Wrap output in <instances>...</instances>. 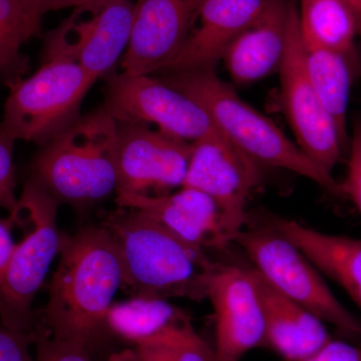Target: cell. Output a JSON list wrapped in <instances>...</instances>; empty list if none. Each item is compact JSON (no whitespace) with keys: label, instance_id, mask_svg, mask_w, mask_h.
Returning <instances> with one entry per match:
<instances>
[{"label":"cell","instance_id":"6da1fadb","mask_svg":"<svg viewBox=\"0 0 361 361\" xmlns=\"http://www.w3.org/2000/svg\"><path fill=\"white\" fill-rule=\"evenodd\" d=\"M37 331L82 344L92 355L111 334L106 313L123 285L122 262L103 226L66 235Z\"/></svg>","mask_w":361,"mask_h":361},{"label":"cell","instance_id":"7a4b0ae2","mask_svg":"<svg viewBox=\"0 0 361 361\" xmlns=\"http://www.w3.org/2000/svg\"><path fill=\"white\" fill-rule=\"evenodd\" d=\"M103 227L115 241L123 270V288L133 297L205 300L219 262L206 249L190 243L141 211L118 208Z\"/></svg>","mask_w":361,"mask_h":361},{"label":"cell","instance_id":"3957f363","mask_svg":"<svg viewBox=\"0 0 361 361\" xmlns=\"http://www.w3.org/2000/svg\"><path fill=\"white\" fill-rule=\"evenodd\" d=\"M116 144L118 123L102 106L40 146L30 180L59 205H94L116 192Z\"/></svg>","mask_w":361,"mask_h":361},{"label":"cell","instance_id":"277c9868","mask_svg":"<svg viewBox=\"0 0 361 361\" xmlns=\"http://www.w3.org/2000/svg\"><path fill=\"white\" fill-rule=\"evenodd\" d=\"M159 78L200 104L217 129L259 165L290 171L341 197V185L331 173L311 161L295 142L269 118L244 102L215 71H192Z\"/></svg>","mask_w":361,"mask_h":361},{"label":"cell","instance_id":"5b68a950","mask_svg":"<svg viewBox=\"0 0 361 361\" xmlns=\"http://www.w3.org/2000/svg\"><path fill=\"white\" fill-rule=\"evenodd\" d=\"M59 204L35 180L25 183L18 211L27 217L30 232L16 248L0 275V322L25 332L37 341V317L32 311L49 267L59 255L66 235L59 231Z\"/></svg>","mask_w":361,"mask_h":361},{"label":"cell","instance_id":"8992f818","mask_svg":"<svg viewBox=\"0 0 361 361\" xmlns=\"http://www.w3.org/2000/svg\"><path fill=\"white\" fill-rule=\"evenodd\" d=\"M94 80L73 61H44L32 77L8 82L1 125L16 141L44 146L82 116Z\"/></svg>","mask_w":361,"mask_h":361},{"label":"cell","instance_id":"52a82bcc","mask_svg":"<svg viewBox=\"0 0 361 361\" xmlns=\"http://www.w3.org/2000/svg\"><path fill=\"white\" fill-rule=\"evenodd\" d=\"M234 242L275 290L334 325L344 336L361 338L360 320L337 299L319 270L291 241L268 226L265 229L242 230Z\"/></svg>","mask_w":361,"mask_h":361},{"label":"cell","instance_id":"ba28073f","mask_svg":"<svg viewBox=\"0 0 361 361\" xmlns=\"http://www.w3.org/2000/svg\"><path fill=\"white\" fill-rule=\"evenodd\" d=\"M279 75L282 108L296 144L316 165L332 174L348 149L306 70L298 8L294 2H289L286 52Z\"/></svg>","mask_w":361,"mask_h":361},{"label":"cell","instance_id":"9c48e42d","mask_svg":"<svg viewBox=\"0 0 361 361\" xmlns=\"http://www.w3.org/2000/svg\"><path fill=\"white\" fill-rule=\"evenodd\" d=\"M106 80L103 106L118 122L154 125L191 144L220 132L200 104L160 78L111 73Z\"/></svg>","mask_w":361,"mask_h":361},{"label":"cell","instance_id":"30bf717a","mask_svg":"<svg viewBox=\"0 0 361 361\" xmlns=\"http://www.w3.org/2000/svg\"><path fill=\"white\" fill-rule=\"evenodd\" d=\"M134 7V0H110L87 20L71 14L45 35L44 61H73L94 80L106 78L129 44Z\"/></svg>","mask_w":361,"mask_h":361},{"label":"cell","instance_id":"8fae6325","mask_svg":"<svg viewBox=\"0 0 361 361\" xmlns=\"http://www.w3.org/2000/svg\"><path fill=\"white\" fill-rule=\"evenodd\" d=\"M116 193L161 195L184 184L192 144L149 126L118 122Z\"/></svg>","mask_w":361,"mask_h":361},{"label":"cell","instance_id":"7c38bea8","mask_svg":"<svg viewBox=\"0 0 361 361\" xmlns=\"http://www.w3.org/2000/svg\"><path fill=\"white\" fill-rule=\"evenodd\" d=\"M258 166L220 132L192 144L183 187L203 192L217 204L234 241L247 221L249 196L260 180Z\"/></svg>","mask_w":361,"mask_h":361},{"label":"cell","instance_id":"4fadbf2b","mask_svg":"<svg viewBox=\"0 0 361 361\" xmlns=\"http://www.w3.org/2000/svg\"><path fill=\"white\" fill-rule=\"evenodd\" d=\"M207 299L216 324V361H239L265 344V315L254 268L221 264L209 281Z\"/></svg>","mask_w":361,"mask_h":361},{"label":"cell","instance_id":"5bb4252c","mask_svg":"<svg viewBox=\"0 0 361 361\" xmlns=\"http://www.w3.org/2000/svg\"><path fill=\"white\" fill-rule=\"evenodd\" d=\"M204 0H135L130 42L121 66L133 75L158 73L193 30Z\"/></svg>","mask_w":361,"mask_h":361},{"label":"cell","instance_id":"9a60e30c","mask_svg":"<svg viewBox=\"0 0 361 361\" xmlns=\"http://www.w3.org/2000/svg\"><path fill=\"white\" fill-rule=\"evenodd\" d=\"M120 208L141 211L180 238L204 249L224 250L234 242L219 207L203 192L180 187L161 195L116 193Z\"/></svg>","mask_w":361,"mask_h":361},{"label":"cell","instance_id":"2e32d148","mask_svg":"<svg viewBox=\"0 0 361 361\" xmlns=\"http://www.w3.org/2000/svg\"><path fill=\"white\" fill-rule=\"evenodd\" d=\"M266 0H204L186 42L158 73L214 71L226 51L264 7Z\"/></svg>","mask_w":361,"mask_h":361},{"label":"cell","instance_id":"e0dca14e","mask_svg":"<svg viewBox=\"0 0 361 361\" xmlns=\"http://www.w3.org/2000/svg\"><path fill=\"white\" fill-rule=\"evenodd\" d=\"M288 18L289 2L266 0L257 18L223 58L233 82L252 84L279 71L286 52Z\"/></svg>","mask_w":361,"mask_h":361},{"label":"cell","instance_id":"ac0fdd59","mask_svg":"<svg viewBox=\"0 0 361 361\" xmlns=\"http://www.w3.org/2000/svg\"><path fill=\"white\" fill-rule=\"evenodd\" d=\"M269 227L303 252L319 272L341 285L361 312V238L329 234L271 216Z\"/></svg>","mask_w":361,"mask_h":361},{"label":"cell","instance_id":"d6986e66","mask_svg":"<svg viewBox=\"0 0 361 361\" xmlns=\"http://www.w3.org/2000/svg\"><path fill=\"white\" fill-rule=\"evenodd\" d=\"M255 272L264 308L266 345L285 360L304 361L331 341L320 318L280 294Z\"/></svg>","mask_w":361,"mask_h":361},{"label":"cell","instance_id":"ffe728a7","mask_svg":"<svg viewBox=\"0 0 361 361\" xmlns=\"http://www.w3.org/2000/svg\"><path fill=\"white\" fill-rule=\"evenodd\" d=\"M302 37L304 63L311 82L334 118L344 147H349L348 110L355 65L344 54Z\"/></svg>","mask_w":361,"mask_h":361},{"label":"cell","instance_id":"44dd1931","mask_svg":"<svg viewBox=\"0 0 361 361\" xmlns=\"http://www.w3.org/2000/svg\"><path fill=\"white\" fill-rule=\"evenodd\" d=\"M187 316L185 311L168 300L137 296L111 304L106 313V325L111 336L135 346Z\"/></svg>","mask_w":361,"mask_h":361},{"label":"cell","instance_id":"7402d4cb","mask_svg":"<svg viewBox=\"0 0 361 361\" xmlns=\"http://www.w3.org/2000/svg\"><path fill=\"white\" fill-rule=\"evenodd\" d=\"M298 16L303 37L341 52L355 65L357 32L344 0H299Z\"/></svg>","mask_w":361,"mask_h":361},{"label":"cell","instance_id":"603a6c76","mask_svg":"<svg viewBox=\"0 0 361 361\" xmlns=\"http://www.w3.org/2000/svg\"><path fill=\"white\" fill-rule=\"evenodd\" d=\"M40 21L16 0H0V75L8 82L27 70L21 47L39 35Z\"/></svg>","mask_w":361,"mask_h":361},{"label":"cell","instance_id":"cb8c5ba5","mask_svg":"<svg viewBox=\"0 0 361 361\" xmlns=\"http://www.w3.org/2000/svg\"><path fill=\"white\" fill-rule=\"evenodd\" d=\"M134 348L144 361H216L215 351L197 334L190 316Z\"/></svg>","mask_w":361,"mask_h":361},{"label":"cell","instance_id":"d4e9b609","mask_svg":"<svg viewBox=\"0 0 361 361\" xmlns=\"http://www.w3.org/2000/svg\"><path fill=\"white\" fill-rule=\"evenodd\" d=\"M16 140L0 123V208L9 215H20L16 197V168L13 164L14 145Z\"/></svg>","mask_w":361,"mask_h":361},{"label":"cell","instance_id":"484cf974","mask_svg":"<svg viewBox=\"0 0 361 361\" xmlns=\"http://www.w3.org/2000/svg\"><path fill=\"white\" fill-rule=\"evenodd\" d=\"M348 152V171L343 182L339 183L341 194L353 202L361 213V118L353 122Z\"/></svg>","mask_w":361,"mask_h":361},{"label":"cell","instance_id":"4316f807","mask_svg":"<svg viewBox=\"0 0 361 361\" xmlns=\"http://www.w3.org/2000/svg\"><path fill=\"white\" fill-rule=\"evenodd\" d=\"M37 361H92L87 349L78 342L65 341L39 332Z\"/></svg>","mask_w":361,"mask_h":361},{"label":"cell","instance_id":"83f0119b","mask_svg":"<svg viewBox=\"0 0 361 361\" xmlns=\"http://www.w3.org/2000/svg\"><path fill=\"white\" fill-rule=\"evenodd\" d=\"M35 337L0 325V361H33L30 344Z\"/></svg>","mask_w":361,"mask_h":361},{"label":"cell","instance_id":"f1b7e54d","mask_svg":"<svg viewBox=\"0 0 361 361\" xmlns=\"http://www.w3.org/2000/svg\"><path fill=\"white\" fill-rule=\"evenodd\" d=\"M304 361H361V346L331 339Z\"/></svg>","mask_w":361,"mask_h":361},{"label":"cell","instance_id":"f546056e","mask_svg":"<svg viewBox=\"0 0 361 361\" xmlns=\"http://www.w3.org/2000/svg\"><path fill=\"white\" fill-rule=\"evenodd\" d=\"M21 224L20 213L18 216L9 215L6 219H0V275L6 267L16 246L13 239V226Z\"/></svg>","mask_w":361,"mask_h":361},{"label":"cell","instance_id":"4dcf8cb0","mask_svg":"<svg viewBox=\"0 0 361 361\" xmlns=\"http://www.w3.org/2000/svg\"><path fill=\"white\" fill-rule=\"evenodd\" d=\"M108 1L110 0H61L58 6V11L73 7V13L78 14V16L84 13H92Z\"/></svg>","mask_w":361,"mask_h":361},{"label":"cell","instance_id":"1f68e13d","mask_svg":"<svg viewBox=\"0 0 361 361\" xmlns=\"http://www.w3.org/2000/svg\"><path fill=\"white\" fill-rule=\"evenodd\" d=\"M26 11L35 18L42 20L45 13L52 11H58L61 0H16Z\"/></svg>","mask_w":361,"mask_h":361},{"label":"cell","instance_id":"d6a6232c","mask_svg":"<svg viewBox=\"0 0 361 361\" xmlns=\"http://www.w3.org/2000/svg\"><path fill=\"white\" fill-rule=\"evenodd\" d=\"M106 361H144L137 355L134 348L123 349L118 353H111Z\"/></svg>","mask_w":361,"mask_h":361},{"label":"cell","instance_id":"836d02e7","mask_svg":"<svg viewBox=\"0 0 361 361\" xmlns=\"http://www.w3.org/2000/svg\"><path fill=\"white\" fill-rule=\"evenodd\" d=\"M355 20L356 32L361 37V0H344Z\"/></svg>","mask_w":361,"mask_h":361}]
</instances>
